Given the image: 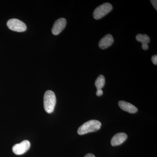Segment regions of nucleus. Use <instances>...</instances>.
Instances as JSON below:
<instances>
[{
    "label": "nucleus",
    "instance_id": "nucleus-5",
    "mask_svg": "<svg viewBox=\"0 0 157 157\" xmlns=\"http://www.w3.org/2000/svg\"><path fill=\"white\" fill-rule=\"evenodd\" d=\"M30 145V143L29 140H23L20 143L14 145L12 147V151L15 155H22L29 150Z\"/></svg>",
    "mask_w": 157,
    "mask_h": 157
},
{
    "label": "nucleus",
    "instance_id": "nucleus-14",
    "mask_svg": "<svg viewBox=\"0 0 157 157\" xmlns=\"http://www.w3.org/2000/svg\"><path fill=\"white\" fill-rule=\"evenodd\" d=\"M103 94V92L102 90L100 89L97 90V93H96V94H97V96L100 97V96L102 95Z\"/></svg>",
    "mask_w": 157,
    "mask_h": 157
},
{
    "label": "nucleus",
    "instance_id": "nucleus-2",
    "mask_svg": "<svg viewBox=\"0 0 157 157\" xmlns=\"http://www.w3.org/2000/svg\"><path fill=\"white\" fill-rule=\"evenodd\" d=\"M56 103L55 94L51 90L45 92L44 96V107L45 111L47 113L53 112Z\"/></svg>",
    "mask_w": 157,
    "mask_h": 157
},
{
    "label": "nucleus",
    "instance_id": "nucleus-11",
    "mask_svg": "<svg viewBox=\"0 0 157 157\" xmlns=\"http://www.w3.org/2000/svg\"><path fill=\"white\" fill-rule=\"evenodd\" d=\"M136 39L137 41L141 42L142 44H148L150 41L148 36L145 34H138L136 36Z\"/></svg>",
    "mask_w": 157,
    "mask_h": 157
},
{
    "label": "nucleus",
    "instance_id": "nucleus-1",
    "mask_svg": "<svg viewBox=\"0 0 157 157\" xmlns=\"http://www.w3.org/2000/svg\"><path fill=\"white\" fill-rule=\"evenodd\" d=\"M101 124L99 121L92 120L82 125L78 128L77 132L79 135H83L90 132H97L101 128Z\"/></svg>",
    "mask_w": 157,
    "mask_h": 157
},
{
    "label": "nucleus",
    "instance_id": "nucleus-3",
    "mask_svg": "<svg viewBox=\"0 0 157 157\" xmlns=\"http://www.w3.org/2000/svg\"><path fill=\"white\" fill-rule=\"evenodd\" d=\"M113 7L109 3H105L97 7L94 12L93 17L94 19H101L109 13L112 10Z\"/></svg>",
    "mask_w": 157,
    "mask_h": 157
},
{
    "label": "nucleus",
    "instance_id": "nucleus-7",
    "mask_svg": "<svg viewBox=\"0 0 157 157\" xmlns=\"http://www.w3.org/2000/svg\"><path fill=\"white\" fill-rule=\"evenodd\" d=\"M128 138V135L124 133H118L116 134L112 137L111 140V144L113 146L121 145Z\"/></svg>",
    "mask_w": 157,
    "mask_h": 157
},
{
    "label": "nucleus",
    "instance_id": "nucleus-12",
    "mask_svg": "<svg viewBox=\"0 0 157 157\" xmlns=\"http://www.w3.org/2000/svg\"><path fill=\"white\" fill-rule=\"evenodd\" d=\"M151 61L154 64L157 65V56L154 55L151 57Z\"/></svg>",
    "mask_w": 157,
    "mask_h": 157
},
{
    "label": "nucleus",
    "instance_id": "nucleus-10",
    "mask_svg": "<svg viewBox=\"0 0 157 157\" xmlns=\"http://www.w3.org/2000/svg\"><path fill=\"white\" fill-rule=\"evenodd\" d=\"M105 83V77L103 75H101L96 79L95 85L97 89L100 90L104 87Z\"/></svg>",
    "mask_w": 157,
    "mask_h": 157
},
{
    "label": "nucleus",
    "instance_id": "nucleus-6",
    "mask_svg": "<svg viewBox=\"0 0 157 157\" xmlns=\"http://www.w3.org/2000/svg\"><path fill=\"white\" fill-rule=\"evenodd\" d=\"M67 24V20L65 18H60L57 20L54 24L52 32L54 35H59L65 29Z\"/></svg>",
    "mask_w": 157,
    "mask_h": 157
},
{
    "label": "nucleus",
    "instance_id": "nucleus-9",
    "mask_svg": "<svg viewBox=\"0 0 157 157\" xmlns=\"http://www.w3.org/2000/svg\"><path fill=\"white\" fill-rule=\"evenodd\" d=\"M118 105L121 109L129 113H135L138 110L136 107L126 101H119Z\"/></svg>",
    "mask_w": 157,
    "mask_h": 157
},
{
    "label": "nucleus",
    "instance_id": "nucleus-4",
    "mask_svg": "<svg viewBox=\"0 0 157 157\" xmlns=\"http://www.w3.org/2000/svg\"><path fill=\"white\" fill-rule=\"evenodd\" d=\"M8 28L11 30L16 32H24L27 29L25 24L21 21L16 18L9 19L7 23Z\"/></svg>",
    "mask_w": 157,
    "mask_h": 157
},
{
    "label": "nucleus",
    "instance_id": "nucleus-16",
    "mask_svg": "<svg viewBox=\"0 0 157 157\" xmlns=\"http://www.w3.org/2000/svg\"><path fill=\"white\" fill-rule=\"evenodd\" d=\"M84 157H95V156L93 154L89 153L86 155Z\"/></svg>",
    "mask_w": 157,
    "mask_h": 157
},
{
    "label": "nucleus",
    "instance_id": "nucleus-15",
    "mask_svg": "<svg viewBox=\"0 0 157 157\" xmlns=\"http://www.w3.org/2000/svg\"><path fill=\"white\" fill-rule=\"evenodd\" d=\"M142 48H143L144 50H147L148 48V46L147 44H142Z\"/></svg>",
    "mask_w": 157,
    "mask_h": 157
},
{
    "label": "nucleus",
    "instance_id": "nucleus-8",
    "mask_svg": "<svg viewBox=\"0 0 157 157\" xmlns=\"http://www.w3.org/2000/svg\"><path fill=\"white\" fill-rule=\"evenodd\" d=\"M113 38L112 35L107 34L103 37L99 42V46L102 49H106L111 46L113 42Z\"/></svg>",
    "mask_w": 157,
    "mask_h": 157
},
{
    "label": "nucleus",
    "instance_id": "nucleus-13",
    "mask_svg": "<svg viewBox=\"0 0 157 157\" xmlns=\"http://www.w3.org/2000/svg\"><path fill=\"white\" fill-rule=\"evenodd\" d=\"M152 5L154 7L155 9H156V10H157V1L156 0H152L151 1Z\"/></svg>",
    "mask_w": 157,
    "mask_h": 157
}]
</instances>
